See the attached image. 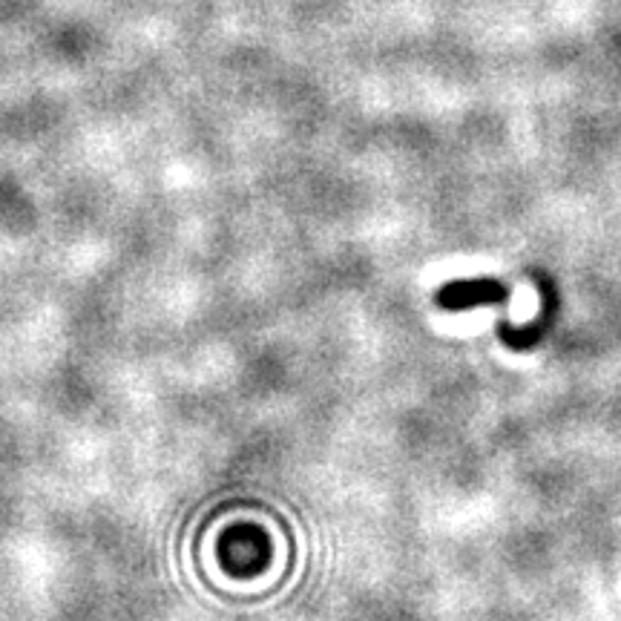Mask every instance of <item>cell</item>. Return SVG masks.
I'll return each mask as SVG.
<instances>
[{"label": "cell", "mask_w": 621, "mask_h": 621, "mask_svg": "<svg viewBox=\"0 0 621 621\" xmlns=\"http://www.w3.org/2000/svg\"><path fill=\"white\" fill-rule=\"evenodd\" d=\"M510 299V288L492 276H475V279H457L443 285L434 294V302L443 311H475L483 306H503Z\"/></svg>", "instance_id": "6da1fadb"}, {"label": "cell", "mask_w": 621, "mask_h": 621, "mask_svg": "<svg viewBox=\"0 0 621 621\" xmlns=\"http://www.w3.org/2000/svg\"><path fill=\"white\" fill-rule=\"evenodd\" d=\"M538 283H541V294H544V306L538 320L524 325V329L510 323H498V337H501L510 348H515V351H527V348L538 346V343L547 337V331L552 329V320H556V308H559V302H556V288H552L547 279H538Z\"/></svg>", "instance_id": "7a4b0ae2"}]
</instances>
